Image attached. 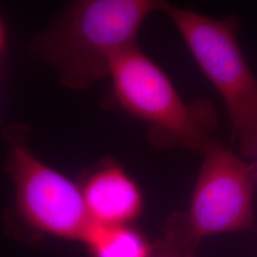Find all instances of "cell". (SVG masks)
Returning a JSON list of instances; mask_svg holds the SVG:
<instances>
[{
  "label": "cell",
  "instance_id": "10",
  "mask_svg": "<svg viewBox=\"0 0 257 257\" xmlns=\"http://www.w3.org/2000/svg\"><path fill=\"white\" fill-rule=\"evenodd\" d=\"M253 166H255V172H256V178H257V150H256V155H255V163H253Z\"/></svg>",
  "mask_w": 257,
  "mask_h": 257
},
{
  "label": "cell",
  "instance_id": "7",
  "mask_svg": "<svg viewBox=\"0 0 257 257\" xmlns=\"http://www.w3.org/2000/svg\"><path fill=\"white\" fill-rule=\"evenodd\" d=\"M81 242L92 257H149L153 245L130 225L110 226L92 221Z\"/></svg>",
  "mask_w": 257,
  "mask_h": 257
},
{
  "label": "cell",
  "instance_id": "3",
  "mask_svg": "<svg viewBox=\"0 0 257 257\" xmlns=\"http://www.w3.org/2000/svg\"><path fill=\"white\" fill-rule=\"evenodd\" d=\"M163 12L172 19L198 66L223 98L233 140L244 159H255L257 79L239 47L234 18L218 21L170 4Z\"/></svg>",
  "mask_w": 257,
  "mask_h": 257
},
{
  "label": "cell",
  "instance_id": "5",
  "mask_svg": "<svg viewBox=\"0 0 257 257\" xmlns=\"http://www.w3.org/2000/svg\"><path fill=\"white\" fill-rule=\"evenodd\" d=\"M255 166L214 143L204 152L187 212L180 213L195 242L205 237L255 229Z\"/></svg>",
  "mask_w": 257,
  "mask_h": 257
},
{
  "label": "cell",
  "instance_id": "4",
  "mask_svg": "<svg viewBox=\"0 0 257 257\" xmlns=\"http://www.w3.org/2000/svg\"><path fill=\"white\" fill-rule=\"evenodd\" d=\"M3 135L8 147L5 167L22 218L41 232L81 242L91 220L80 185L35 155L25 124L9 125Z\"/></svg>",
  "mask_w": 257,
  "mask_h": 257
},
{
  "label": "cell",
  "instance_id": "6",
  "mask_svg": "<svg viewBox=\"0 0 257 257\" xmlns=\"http://www.w3.org/2000/svg\"><path fill=\"white\" fill-rule=\"evenodd\" d=\"M80 187L92 223L130 225L142 213L144 201L140 186L114 161H102Z\"/></svg>",
  "mask_w": 257,
  "mask_h": 257
},
{
  "label": "cell",
  "instance_id": "9",
  "mask_svg": "<svg viewBox=\"0 0 257 257\" xmlns=\"http://www.w3.org/2000/svg\"><path fill=\"white\" fill-rule=\"evenodd\" d=\"M4 46H5V30H4V25H3L2 21H0V54L3 53Z\"/></svg>",
  "mask_w": 257,
  "mask_h": 257
},
{
  "label": "cell",
  "instance_id": "1",
  "mask_svg": "<svg viewBox=\"0 0 257 257\" xmlns=\"http://www.w3.org/2000/svg\"><path fill=\"white\" fill-rule=\"evenodd\" d=\"M161 0H82L73 3L29 49L59 72L62 85L86 89L110 76L115 56L135 46L137 34Z\"/></svg>",
  "mask_w": 257,
  "mask_h": 257
},
{
  "label": "cell",
  "instance_id": "2",
  "mask_svg": "<svg viewBox=\"0 0 257 257\" xmlns=\"http://www.w3.org/2000/svg\"><path fill=\"white\" fill-rule=\"evenodd\" d=\"M114 101L149 126L156 148L182 147L204 153L218 142L217 117L206 99L187 104L154 61L137 44L115 56L111 66Z\"/></svg>",
  "mask_w": 257,
  "mask_h": 257
},
{
  "label": "cell",
  "instance_id": "8",
  "mask_svg": "<svg viewBox=\"0 0 257 257\" xmlns=\"http://www.w3.org/2000/svg\"><path fill=\"white\" fill-rule=\"evenodd\" d=\"M198 244L187 233L179 213H174L165 225L163 236L152 245L149 257H195Z\"/></svg>",
  "mask_w": 257,
  "mask_h": 257
}]
</instances>
